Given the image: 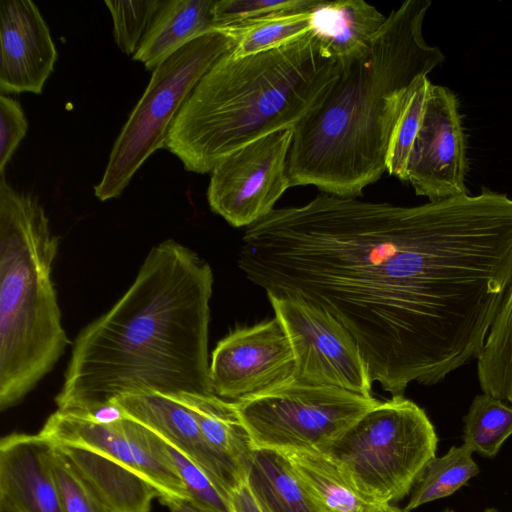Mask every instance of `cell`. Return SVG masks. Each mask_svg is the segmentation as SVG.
I'll list each match as a JSON object with an SVG mask.
<instances>
[{
    "instance_id": "cell-9",
    "label": "cell",
    "mask_w": 512,
    "mask_h": 512,
    "mask_svg": "<svg viewBox=\"0 0 512 512\" xmlns=\"http://www.w3.org/2000/svg\"><path fill=\"white\" fill-rule=\"evenodd\" d=\"M267 297L293 349V381L373 397V382L358 345L330 314L303 301Z\"/></svg>"
},
{
    "instance_id": "cell-11",
    "label": "cell",
    "mask_w": 512,
    "mask_h": 512,
    "mask_svg": "<svg viewBox=\"0 0 512 512\" xmlns=\"http://www.w3.org/2000/svg\"><path fill=\"white\" fill-rule=\"evenodd\" d=\"M209 375L213 394L233 401L293 381L295 357L281 322L274 317L229 333L212 352Z\"/></svg>"
},
{
    "instance_id": "cell-8",
    "label": "cell",
    "mask_w": 512,
    "mask_h": 512,
    "mask_svg": "<svg viewBox=\"0 0 512 512\" xmlns=\"http://www.w3.org/2000/svg\"><path fill=\"white\" fill-rule=\"evenodd\" d=\"M233 402L254 450L323 453L380 401L333 386L291 381Z\"/></svg>"
},
{
    "instance_id": "cell-30",
    "label": "cell",
    "mask_w": 512,
    "mask_h": 512,
    "mask_svg": "<svg viewBox=\"0 0 512 512\" xmlns=\"http://www.w3.org/2000/svg\"><path fill=\"white\" fill-rule=\"evenodd\" d=\"M319 0H220L215 1V30H229L269 16L312 10Z\"/></svg>"
},
{
    "instance_id": "cell-36",
    "label": "cell",
    "mask_w": 512,
    "mask_h": 512,
    "mask_svg": "<svg viewBox=\"0 0 512 512\" xmlns=\"http://www.w3.org/2000/svg\"><path fill=\"white\" fill-rule=\"evenodd\" d=\"M374 512H407L391 503L378 504Z\"/></svg>"
},
{
    "instance_id": "cell-18",
    "label": "cell",
    "mask_w": 512,
    "mask_h": 512,
    "mask_svg": "<svg viewBox=\"0 0 512 512\" xmlns=\"http://www.w3.org/2000/svg\"><path fill=\"white\" fill-rule=\"evenodd\" d=\"M214 0H164L133 59L154 71L177 50L214 31Z\"/></svg>"
},
{
    "instance_id": "cell-5",
    "label": "cell",
    "mask_w": 512,
    "mask_h": 512,
    "mask_svg": "<svg viewBox=\"0 0 512 512\" xmlns=\"http://www.w3.org/2000/svg\"><path fill=\"white\" fill-rule=\"evenodd\" d=\"M59 246L38 200L0 179V409L18 404L69 344L52 281Z\"/></svg>"
},
{
    "instance_id": "cell-3",
    "label": "cell",
    "mask_w": 512,
    "mask_h": 512,
    "mask_svg": "<svg viewBox=\"0 0 512 512\" xmlns=\"http://www.w3.org/2000/svg\"><path fill=\"white\" fill-rule=\"evenodd\" d=\"M430 6L429 0L403 2L364 53L340 61L338 77L294 129L292 187L358 197L386 172L389 140L408 90L445 58L423 37Z\"/></svg>"
},
{
    "instance_id": "cell-19",
    "label": "cell",
    "mask_w": 512,
    "mask_h": 512,
    "mask_svg": "<svg viewBox=\"0 0 512 512\" xmlns=\"http://www.w3.org/2000/svg\"><path fill=\"white\" fill-rule=\"evenodd\" d=\"M386 19L363 0H319L311 10L312 31L339 61L364 53Z\"/></svg>"
},
{
    "instance_id": "cell-33",
    "label": "cell",
    "mask_w": 512,
    "mask_h": 512,
    "mask_svg": "<svg viewBox=\"0 0 512 512\" xmlns=\"http://www.w3.org/2000/svg\"><path fill=\"white\" fill-rule=\"evenodd\" d=\"M230 512H263L245 479L229 493Z\"/></svg>"
},
{
    "instance_id": "cell-7",
    "label": "cell",
    "mask_w": 512,
    "mask_h": 512,
    "mask_svg": "<svg viewBox=\"0 0 512 512\" xmlns=\"http://www.w3.org/2000/svg\"><path fill=\"white\" fill-rule=\"evenodd\" d=\"M235 45L232 32L214 30L184 45L152 72L114 142L100 182L94 186L100 201L120 196L148 157L165 148L170 127L195 86Z\"/></svg>"
},
{
    "instance_id": "cell-12",
    "label": "cell",
    "mask_w": 512,
    "mask_h": 512,
    "mask_svg": "<svg viewBox=\"0 0 512 512\" xmlns=\"http://www.w3.org/2000/svg\"><path fill=\"white\" fill-rule=\"evenodd\" d=\"M39 434L53 444L86 448L128 466L156 487L158 499L189 502L184 484L160 448L159 436L129 416L97 424L57 410Z\"/></svg>"
},
{
    "instance_id": "cell-34",
    "label": "cell",
    "mask_w": 512,
    "mask_h": 512,
    "mask_svg": "<svg viewBox=\"0 0 512 512\" xmlns=\"http://www.w3.org/2000/svg\"><path fill=\"white\" fill-rule=\"evenodd\" d=\"M61 411V410H60ZM67 413V412H66ZM71 414V413H68ZM73 416L97 423L112 424L128 417L125 411L115 401L98 406L82 414H71Z\"/></svg>"
},
{
    "instance_id": "cell-35",
    "label": "cell",
    "mask_w": 512,
    "mask_h": 512,
    "mask_svg": "<svg viewBox=\"0 0 512 512\" xmlns=\"http://www.w3.org/2000/svg\"><path fill=\"white\" fill-rule=\"evenodd\" d=\"M159 501L165 505L170 512H205L192 504L174 498H162Z\"/></svg>"
},
{
    "instance_id": "cell-27",
    "label": "cell",
    "mask_w": 512,
    "mask_h": 512,
    "mask_svg": "<svg viewBox=\"0 0 512 512\" xmlns=\"http://www.w3.org/2000/svg\"><path fill=\"white\" fill-rule=\"evenodd\" d=\"M430 84L427 76H423L410 87L391 133L386 171L401 181H407L408 161L422 123Z\"/></svg>"
},
{
    "instance_id": "cell-29",
    "label": "cell",
    "mask_w": 512,
    "mask_h": 512,
    "mask_svg": "<svg viewBox=\"0 0 512 512\" xmlns=\"http://www.w3.org/2000/svg\"><path fill=\"white\" fill-rule=\"evenodd\" d=\"M164 0H105L112 20L113 36L119 49L134 56Z\"/></svg>"
},
{
    "instance_id": "cell-25",
    "label": "cell",
    "mask_w": 512,
    "mask_h": 512,
    "mask_svg": "<svg viewBox=\"0 0 512 512\" xmlns=\"http://www.w3.org/2000/svg\"><path fill=\"white\" fill-rule=\"evenodd\" d=\"M511 434L512 406L486 393L475 396L464 417V444L473 452L493 457Z\"/></svg>"
},
{
    "instance_id": "cell-22",
    "label": "cell",
    "mask_w": 512,
    "mask_h": 512,
    "mask_svg": "<svg viewBox=\"0 0 512 512\" xmlns=\"http://www.w3.org/2000/svg\"><path fill=\"white\" fill-rule=\"evenodd\" d=\"M246 480L263 512H318L277 452L255 450Z\"/></svg>"
},
{
    "instance_id": "cell-4",
    "label": "cell",
    "mask_w": 512,
    "mask_h": 512,
    "mask_svg": "<svg viewBox=\"0 0 512 512\" xmlns=\"http://www.w3.org/2000/svg\"><path fill=\"white\" fill-rule=\"evenodd\" d=\"M340 69L313 31L256 54L237 57L231 51L195 86L170 127L165 149L187 171L211 172L239 148L295 129Z\"/></svg>"
},
{
    "instance_id": "cell-16",
    "label": "cell",
    "mask_w": 512,
    "mask_h": 512,
    "mask_svg": "<svg viewBox=\"0 0 512 512\" xmlns=\"http://www.w3.org/2000/svg\"><path fill=\"white\" fill-rule=\"evenodd\" d=\"M51 442L39 433L0 441V500L19 512H63L50 465Z\"/></svg>"
},
{
    "instance_id": "cell-39",
    "label": "cell",
    "mask_w": 512,
    "mask_h": 512,
    "mask_svg": "<svg viewBox=\"0 0 512 512\" xmlns=\"http://www.w3.org/2000/svg\"><path fill=\"white\" fill-rule=\"evenodd\" d=\"M484 512H498V511L493 508H489V509H486Z\"/></svg>"
},
{
    "instance_id": "cell-23",
    "label": "cell",
    "mask_w": 512,
    "mask_h": 512,
    "mask_svg": "<svg viewBox=\"0 0 512 512\" xmlns=\"http://www.w3.org/2000/svg\"><path fill=\"white\" fill-rule=\"evenodd\" d=\"M477 359L482 392L512 402V282Z\"/></svg>"
},
{
    "instance_id": "cell-38",
    "label": "cell",
    "mask_w": 512,
    "mask_h": 512,
    "mask_svg": "<svg viewBox=\"0 0 512 512\" xmlns=\"http://www.w3.org/2000/svg\"><path fill=\"white\" fill-rule=\"evenodd\" d=\"M441 512H455V511L453 509L446 508V509L442 510Z\"/></svg>"
},
{
    "instance_id": "cell-28",
    "label": "cell",
    "mask_w": 512,
    "mask_h": 512,
    "mask_svg": "<svg viewBox=\"0 0 512 512\" xmlns=\"http://www.w3.org/2000/svg\"><path fill=\"white\" fill-rule=\"evenodd\" d=\"M159 445L184 484L188 503L205 512H230L228 492L220 488L194 461L160 436Z\"/></svg>"
},
{
    "instance_id": "cell-20",
    "label": "cell",
    "mask_w": 512,
    "mask_h": 512,
    "mask_svg": "<svg viewBox=\"0 0 512 512\" xmlns=\"http://www.w3.org/2000/svg\"><path fill=\"white\" fill-rule=\"evenodd\" d=\"M172 396L192 411L210 448L245 480L255 450L234 402L215 394L179 393Z\"/></svg>"
},
{
    "instance_id": "cell-31",
    "label": "cell",
    "mask_w": 512,
    "mask_h": 512,
    "mask_svg": "<svg viewBox=\"0 0 512 512\" xmlns=\"http://www.w3.org/2000/svg\"><path fill=\"white\" fill-rule=\"evenodd\" d=\"M50 465L63 512H109L71 461L52 442Z\"/></svg>"
},
{
    "instance_id": "cell-15",
    "label": "cell",
    "mask_w": 512,
    "mask_h": 512,
    "mask_svg": "<svg viewBox=\"0 0 512 512\" xmlns=\"http://www.w3.org/2000/svg\"><path fill=\"white\" fill-rule=\"evenodd\" d=\"M113 401L130 418L194 461L226 492L244 481L210 448L192 411L174 396L146 391L125 394Z\"/></svg>"
},
{
    "instance_id": "cell-6",
    "label": "cell",
    "mask_w": 512,
    "mask_h": 512,
    "mask_svg": "<svg viewBox=\"0 0 512 512\" xmlns=\"http://www.w3.org/2000/svg\"><path fill=\"white\" fill-rule=\"evenodd\" d=\"M437 443L426 412L402 395L379 402L321 454L365 499L392 504L411 492Z\"/></svg>"
},
{
    "instance_id": "cell-14",
    "label": "cell",
    "mask_w": 512,
    "mask_h": 512,
    "mask_svg": "<svg viewBox=\"0 0 512 512\" xmlns=\"http://www.w3.org/2000/svg\"><path fill=\"white\" fill-rule=\"evenodd\" d=\"M57 50L38 7L29 0L0 1V91L41 94Z\"/></svg>"
},
{
    "instance_id": "cell-13",
    "label": "cell",
    "mask_w": 512,
    "mask_h": 512,
    "mask_svg": "<svg viewBox=\"0 0 512 512\" xmlns=\"http://www.w3.org/2000/svg\"><path fill=\"white\" fill-rule=\"evenodd\" d=\"M465 135L456 96L430 84L422 123L407 166V181L430 201L468 194Z\"/></svg>"
},
{
    "instance_id": "cell-32",
    "label": "cell",
    "mask_w": 512,
    "mask_h": 512,
    "mask_svg": "<svg viewBox=\"0 0 512 512\" xmlns=\"http://www.w3.org/2000/svg\"><path fill=\"white\" fill-rule=\"evenodd\" d=\"M28 129L24 111L16 100L0 95V174L25 137Z\"/></svg>"
},
{
    "instance_id": "cell-26",
    "label": "cell",
    "mask_w": 512,
    "mask_h": 512,
    "mask_svg": "<svg viewBox=\"0 0 512 512\" xmlns=\"http://www.w3.org/2000/svg\"><path fill=\"white\" fill-rule=\"evenodd\" d=\"M236 37L232 54L241 57L267 51L312 31L311 10L277 14L229 29Z\"/></svg>"
},
{
    "instance_id": "cell-17",
    "label": "cell",
    "mask_w": 512,
    "mask_h": 512,
    "mask_svg": "<svg viewBox=\"0 0 512 512\" xmlns=\"http://www.w3.org/2000/svg\"><path fill=\"white\" fill-rule=\"evenodd\" d=\"M56 445V444H54ZM71 461L109 512H150L156 487L128 466L101 453L56 445Z\"/></svg>"
},
{
    "instance_id": "cell-24",
    "label": "cell",
    "mask_w": 512,
    "mask_h": 512,
    "mask_svg": "<svg viewBox=\"0 0 512 512\" xmlns=\"http://www.w3.org/2000/svg\"><path fill=\"white\" fill-rule=\"evenodd\" d=\"M466 445L452 446L441 457H434L416 481L404 510L409 512L425 503L452 495L480 470Z\"/></svg>"
},
{
    "instance_id": "cell-21",
    "label": "cell",
    "mask_w": 512,
    "mask_h": 512,
    "mask_svg": "<svg viewBox=\"0 0 512 512\" xmlns=\"http://www.w3.org/2000/svg\"><path fill=\"white\" fill-rule=\"evenodd\" d=\"M277 453L318 512L375 511L378 504L360 495L325 455L311 451Z\"/></svg>"
},
{
    "instance_id": "cell-2",
    "label": "cell",
    "mask_w": 512,
    "mask_h": 512,
    "mask_svg": "<svg viewBox=\"0 0 512 512\" xmlns=\"http://www.w3.org/2000/svg\"><path fill=\"white\" fill-rule=\"evenodd\" d=\"M213 273L169 239L154 246L130 288L77 336L58 410L82 414L131 393L213 394L208 331Z\"/></svg>"
},
{
    "instance_id": "cell-10",
    "label": "cell",
    "mask_w": 512,
    "mask_h": 512,
    "mask_svg": "<svg viewBox=\"0 0 512 512\" xmlns=\"http://www.w3.org/2000/svg\"><path fill=\"white\" fill-rule=\"evenodd\" d=\"M294 129L281 130L249 143L220 160L207 190L211 210L233 227H249L271 211L292 187L288 157Z\"/></svg>"
},
{
    "instance_id": "cell-37",
    "label": "cell",
    "mask_w": 512,
    "mask_h": 512,
    "mask_svg": "<svg viewBox=\"0 0 512 512\" xmlns=\"http://www.w3.org/2000/svg\"><path fill=\"white\" fill-rule=\"evenodd\" d=\"M0 512H19L17 509L12 507L10 504L0 500Z\"/></svg>"
},
{
    "instance_id": "cell-1",
    "label": "cell",
    "mask_w": 512,
    "mask_h": 512,
    "mask_svg": "<svg viewBox=\"0 0 512 512\" xmlns=\"http://www.w3.org/2000/svg\"><path fill=\"white\" fill-rule=\"evenodd\" d=\"M238 266L267 295L330 314L372 382L402 396L478 358L512 282V199L417 206L319 193L247 227Z\"/></svg>"
}]
</instances>
